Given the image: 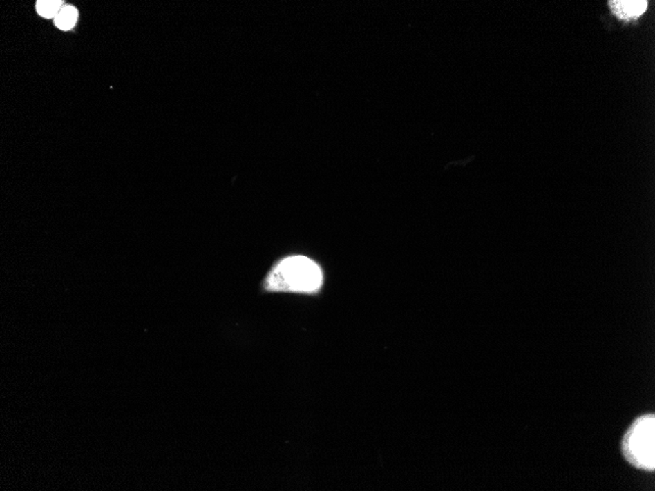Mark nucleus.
Instances as JSON below:
<instances>
[{
  "mask_svg": "<svg viewBox=\"0 0 655 491\" xmlns=\"http://www.w3.org/2000/svg\"><path fill=\"white\" fill-rule=\"evenodd\" d=\"M323 276L319 266L307 257L292 256L274 267L266 280V287L275 291L313 292L321 287Z\"/></svg>",
  "mask_w": 655,
  "mask_h": 491,
  "instance_id": "f257e3e1",
  "label": "nucleus"
},
{
  "mask_svg": "<svg viewBox=\"0 0 655 491\" xmlns=\"http://www.w3.org/2000/svg\"><path fill=\"white\" fill-rule=\"evenodd\" d=\"M63 6L61 0H41L37 2V11L41 17L55 19Z\"/></svg>",
  "mask_w": 655,
  "mask_h": 491,
  "instance_id": "39448f33",
  "label": "nucleus"
},
{
  "mask_svg": "<svg viewBox=\"0 0 655 491\" xmlns=\"http://www.w3.org/2000/svg\"><path fill=\"white\" fill-rule=\"evenodd\" d=\"M612 12L622 20L640 17L647 8V1L642 0H612L609 1Z\"/></svg>",
  "mask_w": 655,
  "mask_h": 491,
  "instance_id": "7ed1b4c3",
  "label": "nucleus"
},
{
  "mask_svg": "<svg viewBox=\"0 0 655 491\" xmlns=\"http://www.w3.org/2000/svg\"><path fill=\"white\" fill-rule=\"evenodd\" d=\"M622 451L627 461L645 471L655 469V417L654 414L637 418L626 432Z\"/></svg>",
  "mask_w": 655,
  "mask_h": 491,
  "instance_id": "f03ea898",
  "label": "nucleus"
},
{
  "mask_svg": "<svg viewBox=\"0 0 655 491\" xmlns=\"http://www.w3.org/2000/svg\"><path fill=\"white\" fill-rule=\"evenodd\" d=\"M78 10L72 6H64L55 18L56 27L62 30H69L76 25Z\"/></svg>",
  "mask_w": 655,
  "mask_h": 491,
  "instance_id": "20e7f679",
  "label": "nucleus"
}]
</instances>
